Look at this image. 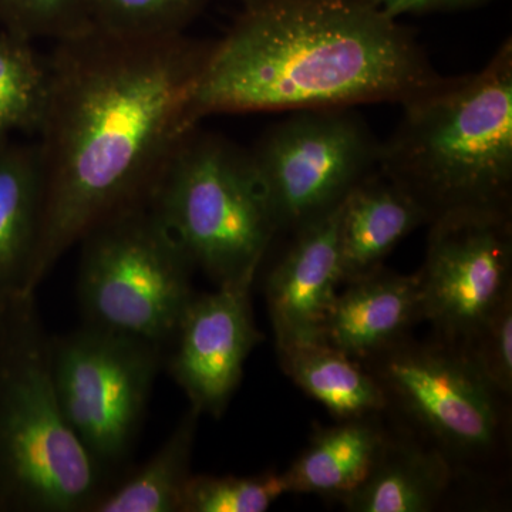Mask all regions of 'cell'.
Masks as SVG:
<instances>
[{
	"mask_svg": "<svg viewBox=\"0 0 512 512\" xmlns=\"http://www.w3.org/2000/svg\"><path fill=\"white\" fill-rule=\"evenodd\" d=\"M450 481L443 451L387 440L363 483L340 501L353 512H427Z\"/></svg>",
	"mask_w": 512,
	"mask_h": 512,
	"instance_id": "2e32d148",
	"label": "cell"
},
{
	"mask_svg": "<svg viewBox=\"0 0 512 512\" xmlns=\"http://www.w3.org/2000/svg\"><path fill=\"white\" fill-rule=\"evenodd\" d=\"M292 113L248 151L278 234L336 210L379 170V140L352 109Z\"/></svg>",
	"mask_w": 512,
	"mask_h": 512,
	"instance_id": "52a82bcc",
	"label": "cell"
},
{
	"mask_svg": "<svg viewBox=\"0 0 512 512\" xmlns=\"http://www.w3.org/2000/svg\"><path fill=\"white\" fill-rule=\"evenodd\" d=\"M402 106L396 130L380 143L379 171L430 222L454 211L510 210L511 39L480 72L441 77Z\"/></svg>",
	"mask_w": 512,
	"mask_h": 512,
	"instance_id": "3957f363",
	"label": "cell"
},
{
	"mask_svg": "<svg viewBox=\"0 0 512 512\" xmlns=\"http://www.w3.org/2000/svg\"><path fill=\"white\" fill-rule=\"evenodd\" d=\"M254 279L195 295L170 345L168 370L201 414L220 417L241 383L249 353L261 342L251 306Z\"/></svg>",
	"mask_w": 512,
	"mask_h": 512,
	"instance_id": "8fae6325",
	"label": "cell"
},
{
	"mask_svg": "<svg viewBox=\"0 0 512 512\" xmlns=\"http://www.w3.org/2000/svg\"><path fill=\"white\" fill-rule=\"evenodd\" d=\"M490 0H379V6L392 18L431 10L471 8Z\"/></svg>",
	"mask_w": 512,
	"mask_h": 512,
	"instance_id": "d4e9b609",
	"label": "cell"
},
{
	"mask_svg": "<svg viewBox=\"0 0 512 512\" xmlns=\"http://www.w3.org/2000/svg\"><path fill=\"white\" fill-rule=\"evenodd\" d=\"M49 96V63L32 42L0 33V138L13 131H37Z\"/></svg>",
	"mask_w": 512,
	"mask_h": 512,
	"instance_id": "ffe728a7",
	"label": "cell"
},
{
	"mask_svg": "<svg viewBox=\"0 0 512 512\" xmlns=\"http://www.w3.org/2000/svg\"><path fill=\"white\" fill-rule=\"evenodd\" d=\"M42 205L37 147L15 146L0 138V299L23 291L39 237Z\"/></svg>",
	"mask_w": 512,
	"mask_h": 512,
	"instance_id": "9a60e30c",
	"label": "cell"
},
{
	"mask_svg": "<svg viewBox=\"0 0 512 512\" xmlns=\"http://www.w3.org/2000/svg\"><path fill=\"white\" fill-rule=\"evenodd\" d=\"M380 379L437 444L457 456L493 451L500 439L501 394L495 392L466 353L453 346H404L382 355Z\"/></svg>",
	"mask_w": 512,
	"mask_h": 512,
	"instance_id": "30bf717a",
	"label": "cell"
},
{
	"mask_svg": "<svg viewBox=\"0 0 512 512\" xmlns=\"http://www.w3.org/2000/svg\"><path fill=\"white\" fill-rule=\"evenodd\" d=\"M163 348L87 325L52 338V372L67 423L101 470L123 463L146 414Z\"/></svg>",
	"mask_w": 512,
	"mask_h": 512,
	"instance_id": "ba28073f",
	"label": "cell"
},
{
	"mask_svg": "<svg viewBox=\"0 0 512 512\" xmlns=\"http://www.w3.org/2000/svg\"><path fill=\"white\" fill-rule=\"evenodd\" d=\"M207 0H90L93 29L123 37L184 33Z\"/></svg>",
	"mask_w": 512,
	"mask_h": 512,
	"instance_id": "44dd1931",
	"label": "cell"
},
{
	"mask_svg": "<svg viewBox=\"0 0 512 512\" xmlns=\"http://www.w3.org/2000/svg\"><path fill=\"white\" fill-rule=\"evenodd\" d=\"M423 224L426 210L379 170L356 185L340 211L339 252L342 282L356 281L382 268L386 256Z\"/></svg>",
	"mask_w": 512,
	"mask_h": 512,
	"instance_id": "5bb4252c",
	"label": "cell"
},
{
	"mask_svg": "<svg viewBox=\"0 0 512 512\" xmlns=\"http://www.w3.org/2000/svg\"><path fill=\"white\" fill-rule=\"evenodd\" d=\"M37 144L43 205L23 291L101 221L144 200L197 128L195 93L211 46L170 36L90 29L56 42Z\"/></svg>",
	"mask_w": 512,
	"mask_h": 512,
	"instance_id": "6da1fadb",
	"label": "cell"
},
{
	"mask_svg": "<svg viewBox=\"0 0 512 512\" xmlns=\"http://www.w3.org/2000/svg\"><path fill=\"white\" fill-rule=\"evenodd\" d=\"M419 319H423L419 274H393L380 268L336 293L320 342L356 360L375 357L403 342Z\"/></svg>",
	"mask_w": 512,
	"mask_h": 512,
	"instance_id": "4fadbf2b",
	"label": "cell"
},
{
	"mask_svg": "<svg viewBox=\"0 0 512 512\" xmlns=\"http://www.w3.org/2000/svg\"><path fill=\"white\" fill-rule=\"evenodd\" d=\"M0 20L30 42H60L93 29L90 0H0Z\"/></svg>",
	"mask_w": 512,
	"mask_h": 512,
	"instance_id": "603a6c76",
	"label": "cell"
},
{
	"mask_svg": "<svg viewBox=\"0 0 512 512\" xmlns=\"http://www.w3.org/2000/svg\"><path fill=\"white\" fill-rule=\"evenodd\" d=\"M200 416L190 406L151 460L116 490L101 494L90 512H180Z\"/></svg>",
	"mask_w": 512,
	"mask_h": 512,
	"instance_id": "d6986e66",
	"label": "cell"
},
{
	"mask_svg": "<svg viewBox=\"0 0 512 512\" xmlns=\"http://www.w3.org/2000/svg\"><path fill=\"white\" fill-rule=\"evenodd\" d=\"M386 441L382 430L367 417L343 420L338 426L320 430L311 446L285 471L288 493L342 500L363 483Z\"/></svg>",
	"mask_w": 512,
	"mask_h": 512,
	"instance_id": "e0dca14e",
	"label": "cell"
},
{
	"mask_svg": "<svg viewBox=\"0 0 512 512\" xmlns=\"http://www.w3.org/2000/svg\"><path fill=\"white\" fill-rule=\"evenodd\" d=\"M241 2L244 3L245 8V6L255 5V3L261 2V0H241Z\"/></svg>",
	"mask_w": 512,
	"mask_h": 512,
	"instance_id": "484cf974",
	"label": "cell"
},
{
	"mask_svg": "<svg viewBox=\"0 0 512 512\" xmlns=\"http://www.w3.org/2000/svg\"><path fill=\"white\" fill-rule=\"evenodd\" d=\"M342 204L293 232L291 247L266 278V303L278 352L318 343L322 338L330 306L342 284Z\"/></svg>",
	"mask_w": 512,
	"mask_h": 512,
	"instance_id": "7c38bea8",
	"label": "cell"
},
{
	"mask_svg": "<svg viewBox=\"0 0 512 512\" xmlns=\"http://www.w3.org/2000/svg\"><path fill=\"white\" fill-rule=\"evenodd\" d=\"M147 198L192 266L218 286L255 279L278 234L248 151L197 128L175 147Z\"/></svg>",
	"mask_w": 512,
	"mask_h": 512,
	"instance_id": "5b68a950",
	"label": "cell"
},
{
	"mask_svg": "<svg viewBox=\"0 0 512 512\" xmlns=\"http://www.w3.org/2000/svg\"><path fill=\"white\" fill-rule=\"evenodd\" d=\"M103 473L60 407L35 293H9L0 299V503L90 512Z\"/></svg>",
	"mask_w": 512,
	"mask_h": 512,
	"instance_id": "277c9868",
	"label": "cell"
},
{
	"mask_svg": "<svg viewBox=\"0 0 512 512\" xmlns=\"http://www.w3.org/2000/svg\"><path fill=\"white\" fill-rule=\"evenodd\" d=\"M373 2H376L377 5H379V0H373Z\"/></svg>",
	"mask_w": 512,
	"mask_h": 512,
	"instance_id": "4316f807",
	"label": "cell"
},
{
	"mask_svg": "<svg viewBox=\"0 0 512 512\" xmlns=\"http://www.w3.org/2000/svg\"><path fill=\"white\" fill-rule=\"evenodd\" d=\"M288 494L284 474L252 477L191 476L180 512H265Z\"/></svg>",
	"mask_w": 512,
	"mask_h": 512,
	"instance_id": "7402d4cb",
	"label": "cell"
},
{
	"mask_svg": "<svg viewBox=\"0 0 512 512\" xmlns=\"http://www.w3.org/2000/svg\"><path fill=\"white\" fill-rule=\"evenodd\" d=\"M495 392L510 396L512 390V293L485 320L484 325L458 346Z\"/></svg>",
	"mask_w": 512,
	"mask_h": 512,
	"instance_id": "cb8c5ba5",
	"label": "cell"
},
{
	"mask_svg": "<svg viewBox=\"0 0 512 512\" xmlns=\"http://www.w3.org/2000/svg\"><path fill=\"white\" fill-rule=\"evenodd\" d=\"M421 315L463 345L511 295V210L448 212L430 222Z\"/></svg>",
	"mask_w": 512,
	"mask_h": 512,
	"instance_id": "9c48e42d",
	"label": "cell"
},
{
	"mask_svg": "<svg viewBox=\"0 0 512 512\" xmlns=\"http://www.w3.org/2000/svg\"><path fill=\"white\" fill-rule=\"evenodd\" d=\"M440 79L413 32L373 0H261L211 46L195 111L402 104Z\"/></svg>",
	"mask_w": 512,
	"mask_h": 512,
	"instance_id": "7a4b0ae2",
	"label": "cell"
},
{
	"mask_svg": "<svg viewBox=\"0 0 512 512\" xmlns=\"http://www.w3.org/2000/svg\"><path fill=\"white\" fill-rule=\"evenodd\" d=\"M279 357L293 382L339 419H363L389 403L382 384L359 360L326 343L281 350Z\"/></svg>",
	"mask_w": 512,
	"mask_h": 512,
	"instance_id": "ac0fdd59",
	"label": "cell"
},
{
	"mask_svg": "<svg viewBox=\"0 0 512 512\" xmlns=\"http://www.w3.org/2000/svg\"><path fill=\"white\" fill-rule=\"evenodd\" d=\"M80 242L84 323L170 345L195 296L194 266L148 198L114 212Z\"/></svg>",
	"mask_w": 512,
	"mask_h": 512,
	"instance_id": "8992f818",
	"label": "cell"
}]
</instances>
